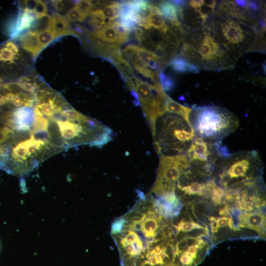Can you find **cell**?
Listing matches in <instances>:
<instances>
[{"mask_svg":"<svg viewBox=\"0 0 266 266\" xmlns=\"http://www.w3.org/2000/svg\"><path fill=\"white\" fill-rule=\"evenodd\" d=\"M157 6L167 24L176 26L182 25L178 18V8L171 1H162Z\"/></svg>","mask_w":266,"mask_h":266,"instance_id":"16","label":"cell"},{"mask_svg":"<svg viewBox=\"0 0 266 266\" xmlns=\"http://www.w3.org/2000/svg\"><path fill=\"white\" fill-rule=\"evenodd\" d=\"M198 245L191 246L188 247L187 252L191 256V257H193V256L195 257L196 254L198 252Z\"/></svg>","mask_w":266,"mask_h":266,"instance_id":"41","label":"cell"},{"mask_svg":"<svg viewBox=\"0 0 266 266\" xmlns=\"http://www.w3.org/2000/svg\"><path fill=\"white\" fill-rule=\"evenodd\" d=\"M137 237V234L133 231H130V233L124 238L127 243L133 244L134 242Z\"/></svg>","mask_w":266,"mask_h":266,"instance_id":"36","label":"cell"},{"mask_svg":"<svg viewBox=\"0 0 266 266\" xmlns=\"http://www.w3.org/2000/svg\"><path fill=\"white\" fill-rule=\"evenodd\" d=\"M125 220L124 218L115 221L112 225V233L115 234L121 232L123 224H125Z\"/></svg>","mask_w":266,"mask_h":266,"instance_id":"33","label":"cell"},{"mask_svg":"<svg viewBox=\"0 0 266 266\" xmlns=\"http://www.w3.org/2000/svg\"><path fill=\"white\" fill-rule=\"evenodd\" d=\"M187 247L193 245H198L199 242V238L195 237H187L185 239Z\"/></svg>","mask_w":266,"mask_h":266,"instance_id":"38","label":"cell"},{"mask_svg":"<svg viewBox=\"0 0 266 266\" xmlns=\"http://www.w3.org/2000/svg\"><path fill=\"white\" fill-rule=\"evenodd\" d=\"M159 79L163 90L165 92H169L175 87V82L173 78L166 74L163 71L160 72Z\"/></svg>","mask_w":266,"mask_h":266,"instance_id":"26","label":"cell"},{"mask_svg":"<svg viewBox=\"0 0 266 266\" xmlns=\"http://www.w3.org/2000/svg\"><path fill=\"white\" fill-rule=\"evenodd\" d=\"M242 217V220H240V222H242L241 225L254 229L260 233L263 232L264 225L265 226V219L262 213H253L247 214H245Z\"/></svg>","mask_w":266,"mask_h":266,"instance_id":"20","label":"cell"},{"mask_svg":"<svg viewBox=\"0 0 266 266\" xmlns=\"http://www.w3.org/2000/svg\"><path fill=\"white\" fill-rule=\"evenodd\" d=\"M168 65L177 73H198L200 69L199 66L191 63L181 56L173 57Z\"/></svg>","mask_w":266,"mask_h":266,"instance_id":"17","label":"cell"},{"mask_svg":"<svg viewBox=\"0 0 266 266\" xmlns=\"http://www.w3.org/2000/svg\"><path fill=\"white\" fill-rule=\"evenodd\" d=\"M151 131L155 147L160 155L185 154L197 137L186 120L168 113H164L156 119Z\"/></svg>","mask_w":266,"mask_h":266,"instance_id":"2","label":"cell"},{"mask_svg":"<svg viewBox=\"0 0 266 266\" xmlns=\"http://www.w3.org/2000/svg\"><path fill=\"white\" fill-rule=\"evenodd\" d=\"M206 227L202 226L194 222H183L181 221L178 224V231H183L184 232H189L196 229H203Z\"/></svg>","mask_w":266,"mask_h":266,"instance_id":"31","label":"cell"},{"mask_svg":"<svg viewBox=\"0 0 266 266\" xmlns=\"http://www.w3.org/2000/svg\"><path fill=\"white\" fill-rule=\"evenodd\" d=\"M86 36H90L103 42L122 44L130 38V33L122 27L117 20L112 23L100 28L88 30L84 28Z\"/></svg>","mask_w":266,"mask_h":266,"instance_id":"10","label":"cell"},{"mask_svg":"<svg viewBox=\"0 0 266 266\" xmlns=\"http://www.w3.org/2000/svg\"><path fill=\"white\" fill-rule=\"evenodd\" d=\"M230 219V218L227 217L223 216L216 219V223L218 229L220 228H223L227 226H229Z\"/></svg>","mask_w":266,"mask_h":266,"instance_id":"34","label":"cell"},{"mask_svg":"<svg viewBox=\"0 0 266 266\" xmlns=\"http://www.w3.org/2000/svg\"><path fill=\"white\" fill-rule=\"evenodd\" d=\"M213 172L216 185L237 189L247 182L262 178V162L256 150L240 151L220 158Z\"/></svg>","mask_w":266,"mask_h":266,"instance_id":"1","label":"cell"},{"mask_svg":"<svg viewBox=\"0 0 266 266\" xmlns=\"http://www.w3.org/2000/svg\"><path fill=\"white\" fill-rule=\"evenodd\" d=\"M234 1V3L236 4L237 6L241 7L242 8H245L247 3V0H236Z\"/></svg>","mask_w":266,"mask_h":266,"instance_id":"44","label":"cell"},{"mask_svg":"<svg viewBox=\"0 0 266 266\" xmlns=\"http://www.w3.org/2000/svg\"><path fill=\"white\" fill-rule=\"evenodd\" d=\"M88 17H89V24L94 27V28H101L114 22L100 15L94 13H90Z\"/></svg>","mask_w":266,"mask_h":266,"instance_id":"25","label":"cell"},{"mask_svg":"<svg viewBox=\"0 0 266 266\" xmlns=\"http://www.w3.org/2000/svg\"><path fill=\"white\" fill-rule=\"evenodd\" d=\"M189 121L196 136L210 142L220 141L234 132L239 125L233 113L214 105L193 107Z\"/></svg>","mask_w":266,"mask_h":266,"instance_id":"3","label":"cell"},{"mask_svg":"<svg viewBox=\"0 0 266 266\" xmlns=\"http://www.w3.org/2000/svg\"><path fill=\"white\" fill-rule=\"evenodd\" d=\"M120 13V2L116 1L110 2L102 8L92 10L90 12V13L100 15L112 21H114L119 18Z\"/></svg>","mask_w":266,"mask_h":266,"instance_id":"21","label":"cell"},{"mask_svg":"<svg viewBox=\"0 0 266 266\" xmlns=\"http://www.w3.org/2000/svg\"><path fill=\"white\" fill-rule=\"evenodd\" d=\"M259 26L264 30L266 29V18L265 17L260 18L259 21Z\"/></svg>","mask_w":266,"mask_h":266,"instance_id":"45","label":"cell"},{"mask_svg":"<svg viewBox=\"0 0 266 266\" xmlns=\"http://www.w3.org/2000/svg\"><path fill=\"white\" fill-rule=\"evenodd\" d=\"M74 2L70 1L65 0H53L52 1V6L58 12V14L61 15L62 13L66 14L72 8L74 5Z\"/></svg>","mask_w":266,"mask_h":266,"instance_id":"27","label":"cell"},{"mask_svg":"<svg viewBox=\"0 0 266 266\" xmlns=\"http://www.w3.org/2000/svg\"><path fill=\"white\" fill-rule=\"evenodd\" d=\"M191 110L192 108L178 103L168 96L166 99L165 103V113L177 115L182 117L189 124V118Z\"/></svg>","mask_w":266,"mask_h":266,"instance_id":"19","label":"cell"},{"mask_svg":"<svg viewBox=\"0 0 266 266\" xmlns=\"http://www.w3.org/2000/svg\"><path fill=\"white\" fill-rule=\"evenodd\" d=\"M158 224L157 221L155 219L147 218L143 220L142 228L146 237L151 238L155 236V231L158 229Z\"/></svg>","mask_w":266,"mask_h":266,"instance_id":"23","label":"cell"},{"mask_svg":"<svg viewBox=\"0 0 266 266\" xmlns=\"http://www.w3.org/2000/svg\"><path fill=\"white\" fill-rule=\"evenodd\" d=\"M22 56L21 54H17L4 45L0 48V62L3 63H15L14 60H19Z\"/></svg>","mask_w":266,"mask_h":266,"instance_id":"24","label":"cell"},{"mask_svg":"<svg viewBox=\"0 0 266 266\" xmlns=\"http://www.w3.org/2000/svg\"><path fill=\"white\" fill-rule=\"evenodd\" d=\"M17 38L19 40L22 48L26 52L30 53L35 58L41 52L38 39V34L28 31L21 34Z\"/></svg>","mask_w":266,"mask_h":266,"instance_id":"15","label":"cell"},{"mask_svg":"<svg viewBox=\"0 0 266 266\" xmlns=\"http://www.w3.org/2000/svg\"><path fill=\"white\" fill-rule=\"evenodd\" d=\"M181 263L183 265H188L192 262L191 256L187 252H184L180 258Z\"/></svg>","mask_w":266,"mask_h":266,"instance_id":"35","label":"cell"},{"mask_svg":"<svg viewBox=\"0 0 266 266\" xmlns=\"http://www.w3.org/2000/svg\"><path fill=\"white\" fill-rule=\"evenodd\" d=\"M51 16L48 14L38 17L31 25L29 31L39 33L51 29Z\"/></svg>","mask_w":266,"mask_h":266,"instance_id":"22","label":"cell"},{"mask_svg":"<svg viewBox=\"0 0 266 266\" xmlns=\"http://www.w3.org/2000/svg\"><path fill=\"white\" fill-rule=\"evenodd\" d=\"M131 3L137 26H143L153 12L155 5L145 0H131Z\"/></svg>","mask_w":266,"mask_h":266,"instance_id":"14","label":"cell"},{"mask_svg":"<svg viewBox=\"0 0 266 266\" xmlns=\"http://www.w3.org/2000/svg\"><path fill=\"white\" fill-rule=\"evenodd\" d=\"M37 18L34 11L22 8L15 21L9 26V34L11 38H17L21 33L29 29L32 24Z\"/></svg>","mask_w":266,"mask_h":266,"instance_id":"12","label":"cell"},{"mask_svg":"<svg viewBox=\"0 0 266 266\" xmlns=\"http://www.w3.org/2000/svg\"><path fill=\"white\" fill-rule=\"evenodd\" d=\"M187 233L183 231H179L176 236H175L176 240L177 242H179L182 240H183L186 238Z\"/></svg>","mask_w":266,"mask_h":266,"instance_id":"40","label":"cell"},{"mask_svg":"<svg viewBox=\"0 0 266 266\" xmlns=\"http://www.w3.org/2000/svg\"><path fill=\"white\" fill-rule=\"evenodd\" d=\"M191 167L185 154L160 155L157 177L153 192L159 196L174 193L175 183L182 173Z\"/></svg>","mask_w":266,"mask_h":266,"instance_id":"7","label":"cell"},{"mask_svg":"<svg viewBox=\"0 0 266 266\" xmlns=\"http://www.w3.org/2000/svg\"><path fill=\"white\" fill-rule=\"evenodd\" d=\"M122 54L133 69L151 84L160 82L159 73L166 65L154 53L142 46L130 44L123 48Z\"/></svg>","mask_w":266,"mask_h":266,"instance_id":"8","label":"cell"},{"mask_svg":"<svg viewBox=\"0 0 266 266\" xmlns=\"http://www.w3.org/2000/svg\"><path fill=\"white\" fill-rule=\"evenodd\" d=\"M52 31L55 39L66 35H72L82 40V35L76 32L64 16L54 13L51 16Z\"/></svg>","mask_w":266,"mask_h":266,"instance_id":"13","label":"cell"},{"mask_svg":"<svg viewBox=\"0 0 266 266\" xmlns=\"http://www.w3.org/2000/svg\"><path fill=\"white\" fill-rule=\"evenodd\" d=\"M140 27L145 28L151 27L166 33L170 30L169 25L162 16L160 9L157 5H155L153 12L147 19L145 25Z\"/></svg>","mask_w":266,"mask_h":266,"instance_id":"18","label":"cell"},{"mask_svg":"<svg viewBox=\"0 0 266 266\" xmlns=\"http://www.w3.org/2000/svg\"><path fill=\"white\" fill-rule=\"evenodd\" d=\"M142 228V224L140 220H136L133 221V229L136 231H139Z\"/></svg>","mask_w":266,"mask_h":266,"instance_id":"43","label":"cell"},{"mask_svg":"<svg viewBox=\"0 0 266 266\" xmlns=\"http://www.w3.org/2000/svg\"><path fill=\"white\" fill-rule=\"evenodd\" d=\"M38 39L40 48L42 50L51 43L55 38L52 31L49 29L38 33Z\"/></svg>","mask_w":266,"mask_h":266,"instance_id":"28","label":"cell"},{"mask_svg":"<svg viewBox=\"0 0 266 266\" xmlns=\"http://www.w3.org/2000/svg\"><path fill=\"white\" fill-rule=\"evenodd\" d=\"M137 104H140L151 129L156 119L165 113V103L167 95L161 84L153 85L134 75L125 82Z\"/></svg>","mask_w":266,"mask_h":266,"instance_id":"4","label":"cell"},{"mask_svg":"<svg viewBox=\"0 0 266 266\" xmlns=\"http://www.w3.org/2000/svg\"><path fill=\"white\" fill-rule=\"evenodd\" d=\"M74 6L76 7L82 14L89 16L93 10V6L91 0H79L75 2Z\"/></svg>","mask_w":266,"mask_h":266,"instance_id":"30","label":"cell"},{"mask_svg":"<svg viewBox=\"0 0 266 266\" xmlns=\"http://www.w3.org/2000/svg\"><path fill=\"white\" fill-rule=\"evenodd\" d=\"M64 17L68 20L72 22H82L84 21L86 16L82 14L76 7L74 6L72 7L64 16Z\"/></svg>","mask_w":266,"mask_h":266,"instance_id":"29","label":"cell"},{"mask_svg":"<svg viewBox=\"0 0 266 266\" xmlns=\"http://www.w3.org/2000/svg\"><path fill=\"white\" fill-rule=\"evenodd\" d=\"M217 4L216 0H203V5L210 8L212 10L215 8Z\"/></svg>","mask_w":266,"mask_h":266,"instance_id":"42","label":"cell"},{"mask_svg":"<svg viewBox=\"0 0 266 266\" xmlns=\"http://www.w3.org/2000/svg\"><path fill=\"white\" fill-rule=\"evenodd\" d=\"M34 12L37 16V18L47 14L48 7L45 2L41 0H38L37 4L34 9Z\"/></svg>","mask_w":266,"mask_h":266,"instance_id":"32","label":"cell"},{"mask_svg":"<svg viewBox=\"0 0 266 266\" xmlns=\"http://www.w3.org/2000/svg\"><path fill=\"white\" fill-rule=\"evenodd\" d=\"M86 39L94 56L104 59L115 67L126 61L122 55L120 45L103 42L90 36H86Z\"/></svg>","mask_w":266,"mask_h":266,"instance_id":"11","label":"cell"},{"mask_svg":"<svg viewBox=\"0 0 266 266\" xmlns=\"http://www.w3.org/2000/svg\"><path fill=\"white\" fill-rule=\"evenodd\" d=\"M171 1L177 8H183L187 5L188 3L186 0H171Z\"/></svg>","mask_w":266,"mask_h":266,"instance_id":"39","label":"cell"},{"mask_svg":"<svg viewBox=\"0 0 266 266\" xmlns=\"http://www.w3.org/2000/svg\"><path fill=\"white\" fill-rule=\"evenodd\" d=\"M218 18V21L216 19L212 21L211 28L206 27L208 32L213 33V37L219 41L218 43L221 42L229 51H236L238 56L240 54L237 49H250V38L237 22L221 15Z\"/></svg>","mask_w":266,"mask_h":266,"instance_id":"9","label":"cell"},{"mask_svg":"<svg viewBox=\"0 0 266 266\" xmlns=\"http://www.w3.org/2000/svg\"><path fill=\"white\" fill-rule=\"evenodd\" d=\"M230 154L221 141L210 142L198 137L195 138L185 153L191 166L206 176L212 174L215 164L220 158Z\"/></svg>","mask_w":266,"mask_h":266,"instance_id":"6","label":"cell"},{"mask_svg":"<svg viewBox=\"0 0 266 266\" xmlns=\"http://www.w3.org/2000/svg\"><path fill=\"white\" fill-rule=\"evenodd\" d=\"M186 42L191 45L200 58V66L215 70L228 68L233 65L226 51L222 49L213 36L203 28L201 32L192 33Z\"/></svg>","mask_w":266,"mask_h":266,"instance_id":"5","label":"cell"},{"mask_svg":"<svg viewBox=\"0 0 266 266\" xmlns=\"http://www.w3.org/2000/svg\"><path fill=\"white\" fill-rule=\"evenodd\" d=\"M38 0H26L24 2V7L30 10L34 11Z\"/></svg>","mask_w":266,"mask_h":266,"instance_id":"37","label":"cell"}]
</instances>
